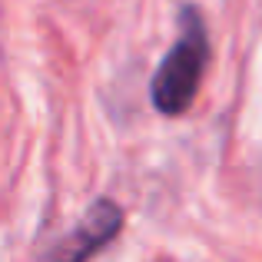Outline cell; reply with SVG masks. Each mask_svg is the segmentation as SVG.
Listing matches in <instances>:
<instances>
[{
    "label": "cell",
    "mask_w": 262,
    "mask_h": 262,
    "mask_svg": "<svg viewBox=\"0 0 262 262\" xmlns=\"http://www.w3.org/2000/svg\"><path fill=\"white\" fill-rule=\"evenodd\" d=\"M123 229V209L113 199H96L93 206L83 212L73 232H67L60 239V246L53 249V262H90L100 249H106Z\"/></svg>",
    "instance_id": "obj_2"
},
{
    "label": "cell",
    "mask_w": 262,
    "mask_h": 262,
    "mask_svg": "<svg viewBox=\"0 0 262 262\" xmlns=\"http://www.w3.org/2000/svg\"><path fill=\"white\" fill-rule=\"evenodd\" d=\"M206 63H209V37H206L203 13L192 4H183L179 7V37L166 50L149 83L153 106L163 116H183L199 93Z\"/></svg>",
    "instance_id": "obj_1"
}]
</instances>
